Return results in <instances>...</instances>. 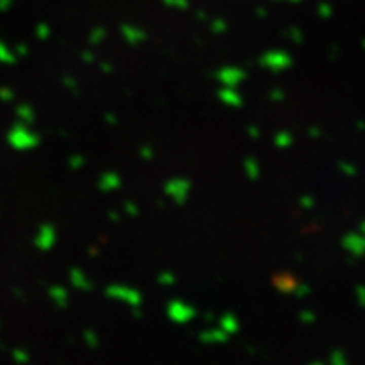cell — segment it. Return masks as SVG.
<instances>
[{"label": "cell", "mask_w": 365, "mask_h": 365, "mask_svg": "<svg viewBox=\"0 0 365 365\" xmlns=\"http://www.w3.org/2000/svg\"><path fill=\"white\" fill-rule=\"evenodd\" d=\"M223 337H225V335H222L220 332H211V333L201 335V338L205 340V342H222V340H225Z\"/></svg>", "instance_id": "cell-1"}, {"label": "cell", "mask_w": 365, "mask_h": 365, "mask_svg": "<svg viewBox=\"0 0 365 365\" xmlns=\"http://www.w3.org/2000/svg\"><path fill=\"white\" fill-rule=\"evenodd\" d=\"M14 0H0V12H5V10L10 9V5H12Z\"/></svg>", "instance_id": "cell-3"}, {"label": "cell", "mask_w": 365, "mask_h": 365, "mask_svg": "<svg viewBox=\"0 0 365 365\" xmlns=\"http://www.w3.org/2000/svg\"><path fill=\"white\" fill-rule=\"evenodd\" d=\"M314 365H319V363H314Z\"/></svg>", "instance_id": "cell-4"}, {"label": "cell", "mask_w": 365, "mask_h": 365, "mask_svg": "<svg viewBox=\"0 0 365 365\" xmlns=\"http://www.w3.org/2000/svg\"><path fill=\"white\" fill-rule=\"evenodd\" d=\"M332 365H347L345 362V357L340 352H335L333 357H332Z\"/></svg>", "instance_id": "cell-2"}]
</instances>
